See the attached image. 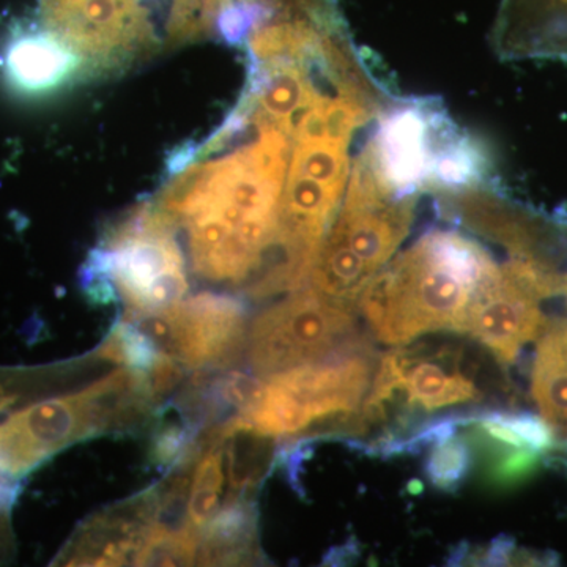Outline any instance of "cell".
<instances>
[{
  "instance_id": "2e32d148",
  "label": "cell",
  "mask_w": 567,
  "mask_h": 567,
  "mask_svg": "<svg viewBox=\"0 0 567 567\" xmlns=\"http://www.w3.org/2000/svg\"><path fill=\"white\" fill-rule=\"evenodd\" d=\"M200 442H203V450L194 462L188 502H186V529L197 539L205 525L219 509L224 484H226L224 451L215 429L204 432Z\"/></svg>"
},
{
  "instance_id": "8fae6325",
  "label": "cell",
  "mask_w": 567,
  "mask_h": 567,
  "mask_svg": "<svg viewBox=\"0 0 567 567\" xmlns=\"http://www.w3.org/2000/svg\"><path fill=\"white\" fill-rule=\"evenodd\" d=\"M158 517V488L96 514L78 529L52 565H133L145 536Z\"/></svg>"
},
{
  "instance_id": "9a60e30c",
  "label": "cell",
  "mask_w": 567,
  "mask_h": 567,
  "mask_svg": "<svg viewBox=\"0 0 567 567\" xmlns=\"http://www.w3.org/2000/svg\"><path fill=\"white\" fill-rule=\"evenodd\" d=\"M532 398L555 435L567 439V319L547 320L532 364Z\"/></svg>"
},
{
  "instance_id": "7c38bea8",
  "label": "cell",
  "mask_w": 567,
  "mask_h": 567,
  "mask_svg": "<svg viewBox=\"0 0 567 567\" xmlns=\"http://www.w3.org/2000/svg\"><path fill=\"white\" fill-rule=\"evenodd\" d=\"M495 48L506 61L567 62V0H507Z\"/></svg>"
},
{
  "instance_id": "ac0fdd59",
  "label": "cell",
  "mask_w": 567,
  "mask_h": 567,
  "mask_svg": "<svg viewBox=\"0 0 567 567\" xmlns=\"http://www.w3.org/2000/svg\"><path fill=\"white\" fill-rule=\"evenodd\" d=\"M475 464V453L466 435L454 434L429 447L424 475L431 486L454 494L464 486L466 476Z\"/></svg>"
},
{
  "instance_id": "5bb4252c",
  "label": "cell",
  "mask_w": 567,
  "mask_h": 567,
  "mask_svg": "<svg viewBox=\"0 0 567 567\" xmlns=\"http://www.w3.org/2000/svg\"><path fill=\"white\" fill-rule=\"evenodd\" d=\"M257 518L251 496L226 499L200 533L196 565L249 566L262 561Z\"/></svg>"
},
{
  "instance_id": "d6986e66",
  "label": "cell",
  "mask_w": 567,
  "mask_h": 567,
  "mask_svg": "<svg viewBox=\"0 0 567 567\" xmlns=\"http://www.w3.org/2000/svg\"><path fill=\"white\" fill-rule=\"evenodd\" d=\"M100 360H110L132 371L151 375L156 364L162 361L164 352L155 341L130 320H121L99 350Z\"/></svg>"
},
{
  "instance_id": "9c48e42d",
  "label": "cell",
  "mask_w": 567,
  "mask_h": 567,
  "mask_svg": "<svg viewBox=\"0 0 567 567\" xmlns=\"http://www.w3.org/2000/svg\"><path fill=\"white\" fill-rule=\"evenodd\" d=\"M371 390L394 391L399 405L417 423H423L424 413L480 402L484 395L473 377L462 369L461 349L429 354L402 346L383 354Z\"/></svg>"
},
{
  "instance_id": "5b68a950",
  "label": "cell",
  "mask_w": 567,
  "mask_h": 567,
  "mask_svg": "<svg viewBox=\"0 0 567 567\" xmlns=\"http://www.w3.org/2000/svg\"><path fill=\"white\" fill-rule=\"evenodd\" d=\"M175 224L155 204L134 208L112 224L82 270L85 290L99 303L117 293L126 319L155 315L185 298L189 284Z\"/></svg>"
},
{
  "instance_id": "30bf717a",
  "label": "cell",
  "mask_w": 567,
  "mask_h": 567,
  "mask_svg": "<svg viewBox=\"0 0 567 567\" xmlns=\"http://www.w3.org/2000/svg\"><path fill=\"white\" fill-rule=\"evenodd\" d=\"M543 301L505 264L499 265L473 298L465 334L491 350L499 364H516L524 347L546 327Z\"/></svg>"
},
{
  "instance_id": "52a82bcc",
  "label": "cell",
  "mask_w": 567,
  "mask_h": 567,
  "mask_svg": "<svg viewBox=\"0 0 567 567\" xmlns=\"http://www.w3.org/2000/svg\"><path fill=\"white\" fill-rule=\"evenodd\" d=\"M365 344L369 341L360 333L354 309L328 300L311 287L252 320L246 354L254 374L268 379Z\"/></svg>"
},
{
  "instance_id": "e0dca14e",
  "label": "cell",
  "mask_w": 567,
  "mask_h": 567,
  "mask_svg": "<svg viewBox=\"0 0 567 567\" xmlns=\"http://www.w3.org/2000/svg\"><path fill=\"white\" fill-rule=\"evenodd\" d=\"M484 434L503 445L546 454L557 446V435L543 416L525 410H483L473 421Z\"/></svg>"
},
{
  "instance_id": "3957f363",
  "label": "cell",
  "mask_w": 567,
  "mask_h": 567,
  "mask_svg": "<svg viewBox=\"0 0 567 567\" xmlns=\"http://www.w3.org/2000/svg\"><path fill=\"white\" fill-rule=\"evenodd\" d=\"M156 405L147 377L123 365L76 393L37 399L0 417V470L22 480L76 443L140 427Z\"/></svg>"
},
{
  "instance_id": "44dd1931",
  "label": "cell",
  "mask_w": 567,
  "mask_h": 567,
  "mask_svg": "<svg viewBox=\"0 0 567 567\" xmlns=\"http://www.w3.org/2000/svg\"><path fill=\"white\" fill-rule=\"evenodd\" d=\"M229 2L233 0H173L167 21L169 40L178 44L208 35Z\"/></svg>"
},
{
  "instance_id": "4fadbf2b",
  "label": "cell",
  "mask_w": 567,
  "mask_h": 567,
  "mask_svg": "<svg viewBox=\"0 0 567 567\" xmlns=\"http://www.w3.org/2000/svg\"><path fill=\"white\" fill-rule=\"evenodd\" d=\"M80 65V58L48 29H18L3 52L6 76L25 93L54 91Z\"/></svg>"
},
{
  "instance_id": "7402d4cb",
  "label": "cell",
  "mask_w": 567,
  "mask_h": 567,
  "mask_svg": "<svg viewBox=\"0 0 567 567\" xmlns=\"http://www.w3.org/2000/svg\"><path fill=\"white\" fill-rule=\"evenodd\" d=\"M17 544H14L13 528H11V509L0 506V565H6L14 558Z\"/></svg>"
},
{
  "instance_id": "ffe728a7",
  "label": "cell",
  "mask_w": 567,
  "mask_h": 567,
  "mask_svg": "<svg viewBox=\"0 0 567 567\" xmlns=\"http://www.w3.org/2000/svg\"><path fill=\"white\" fill-rule=\"evenodd\" d=\"M199 539L185 529L153 524L134 558V566L196 565Z\"/></svg>"
},
{
  "instance_id": "603a6c76",
  "label": "cell",
  "mask_w": 567,
  "mask_h": 567,
  "mask_svg": "<svg viewBox=\"0 0 567 567\" xmlns=\"http://www.w3.org/2000/svg\"><path fill=\"white\" fill-rule=\"evenodd\" d=\"M563 450H565L566 454H567V439L565 440V443H563ZM565 465H566V468H567V458H565Z\"/></svg>"
},
{
  "instance_id": "ba28073f",
  "label": "cell",
  "mask_w": 567,
  "mask_h": 567,
  "mask_svg": "<svg viewBox=\"0 0 567 567\" xmlns=\"http://www.w3.org/2000/svg\"><path fill=\"white\" fill-rule=\"evenodd\" d=\"M123 319L137 324L162 352L189 371L233 368L248 344L246 306L229 295H194L155 315Z\"/></svg>"
},
{
  "instance_id": "277c9868",
  "label": "cell",
  "mask_w": 567,
  "mask_h": 567,
  "mask_svg": "<svg viewBox=\"0 0 567 567\" xmlns=\"http://www.w3.org/2000/svg\"><path fill=\"white\" fill-rule=\"evenodd\" d=\"M415 207L416 196L399 193L364 148L354 159L344 199L317 252L309 276L312 289L358 309L365 286L412 229Z\"/></svg>"
},
{
  "instance_id": "8992f818",
  "label": "cell",
  "mask_w": 567,
  "mask_h": 567,
  "mask_svg": "<svg viewBox=\"0 0 567 567\" xmlns=\"http://www.w3.org/2000/svg\"><path fill=\"white\" fill-rule=\"evenodd\" d=\"M375 357L365 344L268 377L240 416L276 439L311 435L316 427L322 429L312 439H328L336 424L363 404L374 380Z\"/></svg>"
},
{
  "instance_id": "7a4b0ae2",
  "label": "cell",
  "mask_w": 567,
  "mask_h": 567,
  "mask_svg": "<svg viewBox=\"0 0 567 567\" xmlns=\"http://www.w3.org/2000/svg\"><path fill=\"white\" fill-rule=\"evenodd\" d=\"M498 270L473 238L432 229L369 281L358 309L386 346L404 347L440 331L465 334L477 289Z\"/></svg>"
},
{
  "instance_id": "6da1fadb",
  "label": "cell",
  "mask_w": 567,
  "mask_h": 567,
  "mask_svg": "<svg viewBox=\"0 0 567 567\" xmlns=\"http://www.w3.org/2000/svg\"><path fill=\"white\" fill-rule=\"evenodd\" d=\"M237 152L185 167L164 186L156 207L188 235L194 271L240 286L274 238L292 141L274 126Z\"/></svg>"
}]
</instances>
